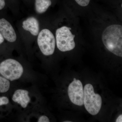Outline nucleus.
<instances>
[{"label":"nucleus","mask_w":122,"mask_h":122,"mask_svg":"<svg viewBox=\"0 0 122 122\" xmlns=\"http://www.w3.org/2000/svg\"><path fill=\"white\" fill-rule=\"evenodd\" d=\"M105 47L115 55L122 57V25L112 24L104 29L101 37Z\"/></svg>","instance_id":"obj_1"},{"label":"nucleus","mask_w":122,"mask_h":122,"mask_svg":"<svg viewBox=\"0 0 122 122\" xmlns=\"http://www.w3.org/2000/svg\"><path fill=\"white\" fill-rule=\"evenodd\" d=\"M71 28L64 25L57 29L55 33L56 45L58 49L62 52L73 50L76 46L75 38Z\"/></svg>","instance_id":"obj_2"},{"label":"nucleus","mask_w":122,"mask_h":122,"mask_svg":"<svg viewBox=\"0 0 122 122\" xmlns=\"http://www.w3.org/2000/svg\"><path fill=\"white\" fill-rule=\"evenodd\" d=\"M84 91L83 105L86 110L92 115H96L102 107V100L101 96L95 93L93 86L90 83L85 85Z\"/></svg>","instance_id":"obj_3"},{"label":"nucleus","mask_w":122,"mask_h":122,"mask_svg":"<svg viewBox=\"0 0 122 122\" xmlns=\"http://www.w3.org/2000/svg\"><path fill=\"white\" fill-rule=\"evenodd\" d=\"M23 72V66L15 59H7L0 63V74L10 81L19 79L22 76Z\"/></svg>","instance_id":"obj_4"},{"label":"nucleus","mask_w":122,"mask_h":122,"mask_svg":"<svg viewBox=\"0 0 122 122\" xmlns=\"http://www.w3.org/2000/svg\"><path fill=\"white\" fill-rule=\"evenodd\" d=\"M37 44L42 53L45 56L53 54L56 46V39L53 34L49 30L44 29L39 33Z\"/></svg>","instance_id":"obj_5"},{"label":"nucleus","mask_w":122,"mask_h":122,"mask_svg":"<svg viewBox=\"0 0 122 122\" xmlns=\"http://www.w3.org/2000/svg\"><path fill=\"white\" fill-rule=\"evenodd\" d=\"M68 94L70 100L73 104L81 106L83 105L84 89L80 80L74 78L73 81L68 87Z\"/></svg>","instance_id":"obj_6"},{"label":"nucleus","mask_w":122,"mask_h":122,"mask_svg":"<svg viewBox=\"0 0 122 122\" xmlns=\"http://www.w3.org/2000/svg\"><path fill=\"white\" fill-rule=\"evenodd\" d=\"M0 33L4 38L10 42L15 41L17 35L12 25L4 18L0 19Z\"/></svg>","instance_id":"obj_7"},{"label":"nucleus","mask_w":122,"mask_h":122,"mask_svg":"<svg viewBox=\"0 0 122 122\" xmlns=\"http://www.w3.org/2000/svg\"><path fill=\"white\" fill-rule=\"evenodd\" d=\"M12 99L13 102L17 103L24 108H26L30 100L28 91L22 89L16 90L13 95Z\"/></svg>","instance_id":"obj_8"},{"label":"nucleus","mask_w":122,"mask_h":122,"mask_svg":"<svg viewBox=\"0 0 122 122\" xmlns=\"http://www.w3.org/2000/svg\"><path fill=\"white\" fill-rule=\"evenodd\" d=\"M22 28L34 36L38 35L39 31V23L36 18L33 17L28 18L22 22Z\"/></svg>","instance_id":"obj_9"},{"label":"nucleus","mask_w":122,"mask_h":122,"mask_svg":"<svg viewBox=\"0 0 122 122\" xmlns=\"http://www.w3.org/2000/svg\"><path fill=\"white\" fill-rule=\"evenodd\" d=\"M51 5V0H35V10L38 13H44Z\"/></svg>","instance_id":"obj_10"},{"label":"nucleus","mask_w":122,"mask_h":122,"mask_svg":"<svg viewBox=\"0 0 122 122\" xmlns=\"http://www.w3.org/2000/svg\"><path fill=\"white\" fill-rule=\"evenodd\" d=\"M10 83L9 80L0 76V93H4L9 89Z\"/></svg>","instance_id":"obj_11"},{"label":"nucleus","mask_w":122,"mask_h":122,"mask_svg":"<svg viewBox=\"0 0 122 122\" xmlns=\"http://www.w3.org/2000/svg\"><path fill=\"white\" fill-rule=\"evenodd\" d=\"M75 3L81 7H87L90 3L91 0H74Z\"/></svg>","instance_id":"obj_12"},{"label":"nucleus","mask_w":122,"mask_h":122,"mask_svg":"<svg viewBox=\"0 0 122 122\" xmlns=\"http://www.w3.org/2000/svg\"><path fill=\"white\" fill-rule=\"evenodd\" d=\"M9 103V99L6 97H0V106L6 105Z\"/></svg>","instance_id":"obj_13"},{"label":"nucleus","mask_w":122,"mask_h":122,"mask_svg":"<svg viewBox=\"0 0 122 122\" xmlns=\"http://www.w3.org/2000/svg\"><path fill=\"white\" fill-rule=\"evenodd\" d=\"M38 122H49L50 120L49 118L46 116L43 115L41 116L38 120Z\"/></svg>","instance_id":"obj_14"},{"label":"nucleus","mask_w":122,"mask_h":122,"mask_svg":"<svg viewBox=\"0 0 122 122\" xmlns=\"http://www.w3.org/2000/svg\"><path fill=\"white\" fill-rule=\"evenodd\" d=\"M5 5V0H0V10L2 9Z\"/></svg>","instance_id":"obj_15"},{"label":"nucleus","mask_w":122,"mask_h":122,"mask_svg":"<svg viewBox=\"0 0 122 122\" xmlns=\"http://www.w3.org/2000/svg\"><path fill=\"white\" fill-rule=\"evenodd\" d=\"M116 122H122V114L120 115L116 119Z\"/></svg>","instance_id":"obj_16"},{"label":"nucleus","mask_w":122,"mask_h":122,"mask_svg":"<svg viewBox=\"0 0 122 122\" xmlns=\"http://www.w3.org/2000/svg\"><path fill=\"white\" fill-rule=\"evenodd\" d=\"M4 41V38L1 34L0 33V45L3 43Z\"/></svg>","instance_id":"obj_17"},{"label":"nucleus","mask_w":122,"mask_h":122,"mask_svg":"<svg viewBox=\"0 0 122 122\" xmlns=\"http://www.w3.org/2000/svg\"><path fill=\"white\" fill-rule=\"evenodd\" d=\"M71 122V121H65V122Z\"/></svg>","instance_id":"obj_18"}]
</instances>
